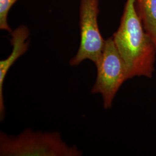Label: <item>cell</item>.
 <instances>
[{"instance_id": "cell-1", "label": "cell", "mask_w": 156, "mask_h": 156, "mask_svg": "<svg viewBox=\"0 0 156 156\" xmlns=\"http://www.w3.org/2000/svg\"><path fill=\"white\" fill-rule=\"evenodd\" d=\"M112 37L126 64L129 79L151 78L154 71L156 47L145 31L134 0L126 1L120 26Z\"/></svg>"}, {"instance_id": "cell-2", "label": "cell", "mask_w": 156, "mask_h": 156, "mask_svg": "<svg viewBox=\"0 0 156 156\" xmlns=\"http://www.w3.org/2000/svg\"><path fill=\"white\" fill-rule=\"evenodd\" d=\"M76 146H69L57 132H33L31 129L17 136L0 133L1 156H80Z\"/></svg>"}, {"instance_id": "cell-3", "label": "cell", "mask_w": 156, "mask_h": 156, "mask_svg": "<svg viewBox=\"0 0 156 156\" xmlns=\"http://www.w3.org/2000/svg\"><path fill=\"white\" fill-rule=\"evenodd\" d=\"M96 67L97 76L91 93L102 95L104 108L109 109L121 86L129 79L126 64L113 37L105 40L102 55Z\"/></svg>"}, {"instance_id": "cell-4", "label": "cell", "mask_w": 156, "mask_h": 156, "mask_svg": "<svg viewBox=\"0 0 156 156\" xmlns=\"http://www.w3.org/2000/svg\"><path fill=\"white\" fill-rule=\"evenodd\" d=\"M100 0L79 1V28L80 41L79 49L69 60L71 66H77L85 60H90L95 66L100 61L105 40L98 26Z\"/></svg>"}, {"instance_id": "cell-5", "label": "cell", "mask_w": 156, "mask_h": 156, "mask_svg": "<svg viewBox=\"0 0 156 156\" xmlns=\"http://www.w3.org/2000/svg\"><path fill=\"white\" fill-rule=\"evenodd\" d=\"M11 53L6 59L0 62V117H4L5 106L3 97V86L6 75L15 62L28 50L30 45V32L25 25H20L11 33Z\"/></svg>"}, {"instance_id": "cell-6", "label": "cell", "mask_w": 156, "mask_h": 156, "mask_svg": "<svg viewBox=\"0 0 156 156\" xmlns=\"http://www.w3.org/2000/svg\"><path fill=\"white\" fill-rule=\"evenodd\" d=\"M136 11L156 49V0H134Z\"/></svg>"}, {"instance_id": "cell-7", "label": "cell", "mask_w": 156, "mask_h": 156, "mask_svg": "<svg viewBox=\"0 0 156 156\" xmlns=\"http://www.w3.org/2000/svg\"><path fill=\"white\" fill-rule=\"evenodd\" d=\"M18 0H0V29L9 33L12 31L9 23L8 15L12 6Z\"/></svg>"}]
</instances>
